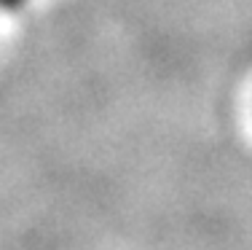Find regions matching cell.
Listing matches in <instances>:
<instances>
[{"mask_svg": "<svg viewBox=\"0 0 252 250\" xmlns=\"http://www.w3.org/2000/svg\"><path fill=\"white\" fill-rule=\"evenodd\" d=\"M25 3H27V0H0V11H5V14H14V11H19Z\"/></svg>", "mask_w": 252, "mask_h": 250, "instance_id": "cell-1", "label": "cell"}]
</instances>
